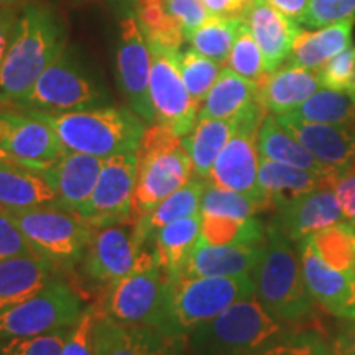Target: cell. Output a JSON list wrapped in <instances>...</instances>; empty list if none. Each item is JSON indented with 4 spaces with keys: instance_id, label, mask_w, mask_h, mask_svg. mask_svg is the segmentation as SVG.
Returning a JSON list of instances; mask_svg holds the SVG:
<instances>
[{
    "instance_id": "1",
    "label": "cell",
    "mask_w": 355,
    "mask_h": 355,
    "mask_svg": "<svg viewBox=\"0 0 355 355\" xmlns=\"http://www.w3.org/2000/svg\"><path fill=\"white\" fill-rule=\"evenodd\" d=\"M64 50L66 28L60 13L43 3H26L0 64V105H19Z\"/></svg>"
},
{
    "instance_id": "2",
    "label": "cell",
    "mask_w": 355,
    "mask_h": 355,
    "mask_svg": "<svg viewBox=\"0 0 355 355\" xmlns=\"http://www.w3.org/2000/svg\"><path fill=\"white\" fill-rule=\"evenodd\" d=\"M252 277L257 298L279 321L300 326L313 316L314 300L306 286L300 252L277 222L266 227V239Z\"/></svg>"
},
{
    "instance_id": "3",
    "label": "cell",
    "mask_w": 355,
    "mask_h": 355,
    "mask_svg": "<svg viewBox=\"0 0 355 355\" xmlns=\"http://www.w3.org/2000/svg\"><path fill=\"white\" fill-rule=\"evenodd\" d=\"M20 109V107H19ZM55 128L66 152L109 158L119 153H133L148 127L140 115L125 107H104L76 112H42L25 109Z\"/></svg>"
},
{
    "instance_id": "4",
    "label": "cell",
    "mask_w": 355,
    "mask_h": 355,
    "mask_svg": "<svg viewBox=\"0 0 355 355\" xmlns=\"http://www.w3.org/2000/svg\"><path fill=\"white\" fill-rule=\"evenodd\" d=\"M288 334V324L254 295L194 327L188 334V347L194 355H259Z\"/></svg>"
},
{
    "instance_id": "5",
    "label": "cell",
    "mask_w": 355,
    "mask_h": 355,
    "mask_svg": "<svg viewBox=\"0 0 355 355\" xmlns=\"http://www.w3.org/2000/svg\"><path fill=\"white\" fill-rule=\"evenodd\" d=\"M194 176L183 137H178L162 123H152L145 128L137 148L133 212L137 216L148 214Z\"/></svg>"
},
{
    "instance_id": "6",
    "label": "cell",
    "mask_w": 355,
    "mask_h": 355,
    "mask_svg": "<svg viewBox=\"0 0 355 355\" xmlns=\"http://www.w3.org/2000/svg\"><path fill=\"white\" fill-rule=\"evenodd\" d=\"M170 279L171 275L159 263L152 243L150 248H144L135 268L109 286L102 311L127 326L166 332Z\"/></svg>"
},
{
    "instance_id": "7",
    "label": "cell",
    "mask_w": 355,
    "mask_h": 355,
    "mask_svg": "<svg viewBox=\"0 0 355 355\" xmlns=\"http://www.w3.org/2000/svg\"><path fill=\"white\" fill-rule=\"evenodd\" d=\"M254 277H186L171 275L168 291V334L188 336L237 301L254 296Z\"/></svg>"
},
{
    "instance_id": "8",
    "label": "cell",
    "mask_w": 355,
    "mask_h": 355,
    "mask_svg": "<svg viewBox=\"0 0 355 355\" xmlns=\"http://www.w3.org/2000/svg\"><path fill=\"white\" fill-rule=\"evenodd\" d=\"M10 216L37 254L46 257L56 266L83 260L94 232V227L81 214L58 206L10 212Z\"/></svg>"
},
{
    "instance_id": "9",
    "label": "cell",
    "mask_w": 355,
    "mask_h": 355,
    "mask_svg": "<svg viewBox=\"0 0 355 355\" xmlns=\"http://www.w3.org/2000/svg\"><path fill=\"white\" fill-rule=\"evenodd\" d=\"M107 102V94L87 76L74 53L66 48L63 55L44 69L25 99L10 107L60 114L104 107Z\"/></svg>"
},
{
    "instance_id": "10",
    "label": "cell",
    "mask_w": 355,
    "mask_h": 355,
    "mask_svg": "<svg viewBox=\"0 0 355 355\" xmlns=\"http://www.w3.org/2000/svg\"><path fill=\"white\" fill-rule=\"evenodd\" d=\"M84 308L81 296L68 283L53 278L32 298L0 309V340L69 329Z\"/></svg>"
},
{
    "instance_id": "11",
    "label": "cell",
    "mask_w": 355,
    "mask_h": 355,
    "mask_svg": "<svg viewBox=\"0 0 355 355\" xmlns=\"http://www.w3.org/2000/svg\"><path fill=\"white\" fill-rule=\"evenodd\" d=\"M268 114L260 102L252 105L245 114L235 119V130L224 146L209 175V183L219 188L247 194L273 209L270 199L259 186V132L265 115Z\"/></svg>"
},
{
    "instance_id": "12",
    "label": "cell",
    "mask_w": 355,
    "mask_h": 355,
    "mask_svg": "<svg viewBox=\"0 0 355 355\" xmlns=\"http://www.w3.org/2000/svg\"><path fill=\"white\" fill-rule=\"evenodd\" d=\"M152 53L150 99L157 123L170 128L178 137H186L199 119V102L193 99L181 76L180 50L148 43Z\"/></svg>"
},
{
    "instance_id": "13",
    "label": "cell",
    "mask_w": 355,
    "mask_h": 355,
    "mask_svg": "<svg viewBox=\"0 0 355 355\" xmlns=\"http://www.w3.org/2000/svg\"><path fill=\"white\" fill-rule=\"evenodd\" d=\"M145 245L137 214L127 220L94 227L83 257L84 273L99 285H114L135 268Z\"/></svg>"
},
{
    "instance_id": "14",
    "label": "cell",
    "mask_w": 355,
    "mask_h": 355,
    "mask_svg": "<svg viewBox=\"0 0 355 355\" xmlns=\"http://www.w3.org/2000/svg\"><path fill=\"white\" fill-rule=\"evenodd\" d=\"M0 148L15 163L44 171L66 153L50 123L25 109L0 105Z\"/></svg>"
},
{
    "instance_id": "15",
    "label": "cell",
    "mask_w": 355,
    "mask_h": 355,
    "mask_svg": "<svg viewBox=\"0 0 355 355\" xmlns=\"http://www.w3.org/2000/svg\"><path fill=\"white\" fill-rule=\"evenodd\" d=\"M137 152L119 153L104 159L97 183L83 217L92 227L127 220L133 212Z\"/></svg>"
},
{
    "instance_id": "16",
    "label": "cell",
    "mask_w": 355,
    "mask_h": 355,
    "mask_svg": "<svg viewBox=\"0 0 355 355\" xmlns=\"http://www.w3.org/2000/svg\"><path fill=\"white\" fill-rule=\"evenodd\" d=\"M152 53L135 17L121 21L117 43V79L130 109L152 125L157 121L150 99Z\"/></svg>"
},
{
    "instance_id": "17",
    "label": "cell",
    "mask_w": 355,
    "mask_h": 355,
    "mask_svg": "<svg viewBox=\"0 0 355 355\" xmlns=\"http://www.w3.org/2000/svg\"><path fill=\"white\" fill-rule=\"evenodd\" d=\"M301 268L314 303L332 316L355 318V277L332 268L321 259L309 239L298 243Z\"/></svg>"
},
{
    "instance_id": "18",
    "label": "cell",
    "mask_w": 355,
    "mask_h": 355,
    "mask_svg": "<svg viewBox=\"0 0 355 355\" xmlns=\"http://www.w3.org/2000/svg\"><path fill=\"white\" fill-rule=\"evenodd\" d=\"M277 225L293 243H300L322 229L343 222L344 214L329 186L291 198L277 206Z\"/></svg>"
},
{
    "instance_id": "19",
    "label": "cell",
    "mask_w": 355,
    "mask_h": 355,
    "mask_svg": "<svg viewBox=\"0 0 355 355\" xmlns=\"http://www.w3.org/2000/svg\"><path fill=\"white\" fill-rule=\"evenodd\" d=\"M186 339L153 327L127 326L102 311L94 327V355H166Z\"/></svg>"
},
{
    "instance_id": "20",
    "label": "cell",
    "mask_w": 355,
    "mask_h": 355,
    "mask_svg": "<svg viewBox=\"0 0 355 355\" xmlns=\"http://www.w3.org/2000/svg\"><path fill=\"white\" fill-rule=\"evenodd\" d=\"M277 119L327 170H340L355 162V130L350 125L306 122L290 114Z\"/></svg>"
},
{
    "instance_id": "21",
    "label": "cell",
    "mask_w": 355,
    "mask_h": 355,
    "mask_svg": "<svg viewBox=\"0 0 355 355\" xmlns=\"http://www.w3.org/2000/svg\"><path fill=\"white\" fill-rule=\"evenodd\" d=\"M104 159L86 153L66 152L51 168L43 171L56 193V206L83 214L94 193Z\"/></svg>"
},
{
    "instance_id": "22",
    "label": "cell",
    "mask_w": 355,
    "mask_h": 355,
    "mask_svg": "<svg viewBox=\"0 0 355 355\" xmlns=\"http://www.w3.org/2000/svg\"><path fill=\"white\" fill-rule=\"evenodd\" d=\"M243 20L260 46L266 73L285 64L301 32L298 21L277 10L265 0H254L243 13Z\"/></svg>"
},
{
    "instance_id": "23",
    "label": "cell",
    "mask_w": 355,
    "mask_h": 355,
    "mask_svg": "<svg viewBox=\"0 0 355 355\" xmlns=\"http://www.w3.org/2000/svg\"><path fill=\"white\" fill-rule=\"evenodd\" d=\"M318 71L285 63L259 83V102L268 114L283 115L298 109L321 89Z\"/></svg>"
},
{
    "instance_id": "24",
    "label": "cell",
    "mask_w": 355,
    "mask_h": 355,
    "mask_svg": "<svg viewBox=\"0 0 355 355\" xmlns=\"http://www.w3.org/2000/svg\"><path fill=\"white\" fill-rule=\"evenodd\" d=\"M56 193L43 171L0 159V207L8 212L56 206Z\"/></svg>"
},
{
    "instance_id": "25",
    "label": "cell",
    "mask_w": 355,
    "mask_h": 355,
    "mask_svg": "<svg viewBox=\"0 0 355 355\" xmlns=\"http://www.w3.org/2000/svg\"><path fill=\"white\" fill-rule=\"evenodd\" d=\"M56 265L43 255H19L0 261V309L32 298L53 279Z\"/></svg>"
},
{
    "instance_id": "26",
    "label": "cell",
    "mask_w": 355,
    "mask_h": 355,
    "mask_svg": "<svg viewBox=\"0 0 355 355\" xmlns=\"http://www.w3.org/2000/svg\"><path fill=\"white\" fill-rule=\"evenodd\" d=\"M263 245V243H261ZM260 247L207 245L198 242L180 273L186 277H242L252 275L260 259Z\"/></svg>"
},
{
    "instance_id": "27",
    "label": "cell",
    "mask_w": 355,
    "mask_h": 355,
    "mask_svg": "<svg viewBox=\"0 0 355 355\" xmlns=\"http://www.w3.org/2000/svg\"><path fill=\"white\" fill-rule=\"evenodd\" d=\"M355 19L337 21L321 28H301L286 63L319 71L327 61L352 44Z\"/></svg>"
},
{
    "instance_id": "28",
    "label": "cell",
    "mask_w": 355,
    "mask_h": 355,
    "mask_svg": "<svg viewBox=\"0 0 355 355\" xmlns=\"http://www.w3.org/2000/svg\"><path fill=\"white\" fill-rule=\"evenodd\" d=\"M259 102V83L222 68L219 78L199 107V119L235 121Z\"/></svg>"
},
{
    "instance_id": "29",
    "label": "cell",
    "mask_w": 355,
    "mask_h": 355,
    "mask_svg": "<svg viewBox=\"0 0 355 355\" xmlns=\"http://www.w3.org/2000/svg\"><path fill=\"white\" fill-rule=\"evenodd\" d=\"M259 153L261 158L272 159V162L283 163L301 168V170L318 173L327 176L331 170L322 166L316 158L311 155L303 145L300 144L282 123L278 122L277 115L266 114L259 132Z\"/></svg>"
},
{
    "instance_id": "30",
    "label": "cell",
    "mask_w": 355,
    "mask_h": 355,
    "mask_svg": "<svg viewBox=\"0 0 355 355\" xmlns=\"http://www.w3.org/2000/svg\"><path fill=\"white\" fill-rule=\"evenodd\" d=\"M327 176L260 157L259 186L270 199L273 209L283 201L327 186Z\"/></svg>"
},
{
    "instance_id": "31",
    "label": "cell",
    "mask_w": 355,
    "mask_h": 355,
    "mask_svg": "<svg viewBox=\"0 0 355 355\" xmlns=\"http://www.w3.org/2000/svg\"><path fill=\"white\" fill-rule=\"evenodd\" d=\"M201 235V214L173 220L153 235V247L159 263L170 275L183 270L189 255L196 248Z\"/></svg>"
},
{
    "instance_id": "32",
    "label": "cell",
    "mask_w": 355,
    "mask_h": 355,
    "mask_svg": "<svg viewBox=\"0 0 355 355\" xmlns=\"http://www.w3.org/2000/svg\"><path fill=\"white\" fill-rule=\"evenodd\" d=\"M234 130L235 121L198 119L193 130L183 137V144L193 162L194 175L202 180H209L212 166L224 146L227 145Z\"/></svg>"
},
{
    "instance_id": "33",
    "label": "cell",
    "mask_w": 355,
    "mask_h": 355,
    "mask_svg": "<svg viewBox=\"0 0 355 355\" xmlns=\"http://www.w3.org/2000/svg\"><path fill=\"white\" fill-rule=\"evenodd\" d=\"M206 184L207 180L198 176L191 178L183 188L163 199L148 214L139 216V227L145 241H153V235L173 220L199 214Z\"/></svg>"
},
{
    "instance_id": "34",
    "label": "cell",
    "mask_w": 355,
    "mask_h": 355,
    "mask_svg": "<svg viewBox=\"0 0 355 355\" xmlns=\"http://www.w3.org/2000/svg\"><path fill=\"white\" fill-rule=\"evenodd\" d=\"M266 239V227L260 219H235L227 216H201L199 242L207 245L260 247Z\"/></svg>"
},
{
    "instance_id": "35",
    "label": "cell",
    "mask_w": 355,
    "mask_h": 355,
    "mask_svg": "<svg viewBox=\"0 0 355 355\" xmlns=\"http://www.w3.org/2000/svg\"><path fill=\"white\" fill-rule=\"evenodd\" d=\"M288 114L306 122L352 125L355 123V97L349 91L321 87L298 109Z\"/></svg>"
},
{
    "instance_id": "36",
    "label": "cell",
    "mask_w": 355,
    "mask_h": 355,
    "mask_svg": "<svg viewBox=\"0 0 355 355\" xmlns=\"http://www.w3.org/2000/svg\"><path fill=\"white\" fill-rule=\"evenodd\" d=\"M135 20L148 43L180 50L186 42L183 26L175 19L166 0H137Z\"/></svg>"
},
{
    "instance_id": "37",
    "label": "cell",
    "mask_w": 355,
    "mask_h": 355,
    "mask_svg": "<svg viewBox=\"0 0 355 355\" xmlns=\"http://www.w3.org/2000/svg\"><path fill=\"white\" fill-rule=\"evenodd\" d=\"M242 24L243 17L209 15V19L198 30H194V33L188 38V43L202 56L224 66L227 63L230 50Z\"/></svg>"
},
{
    "instance_id": "38",
    "label": "cell",
    "mask_w": 355,
    "mask_h": 355,
    "mask_svg": "<svg viewBox=\"0 0 355 355\" xmlns=\"http://www.w3.org/2000/svg\"><path fill=\"white\" fill-rule=\"evenodd\" d=\"M321 259L347 275H355V225L347 220L337 222L331 227L309 237Z\"/></svg>"
},
{
    "instance_id": "39",
    "label": "cell",
    "mask_w": 355,
    "mask_h": 355,
    "mask_svg": "<svg viewBox=\"0 0 355 355\" xmlns=\"http://www.w3.org/2000/svg\"><path fill=\"white\" fill-rule=\"evenodd\" d=\"M268 211L266 204L259 199L247 196V194L235 193V191L219 188L207 181L201 201V216H227L235 219H247L254 217L259 212Z\"/></svg>"
},
{
    "instance_id": "40",
    "label": "cell",
    "mask_w": 355,
    "mask_h": 355,
    "mask_svg": "<svg viewBox=\"0 0 355 355\" xmlns=\"http://www.w3.org/2000/svg\"><path fill=\"white\" fill-rule=\"evenodd\" d=\"M180 68L189 94L201 105L202 101L206 99L207 92L211 91V87L214 86L217 78H219L222 64L202 56L194 48H188V50L181 51Z\"/></svg>"
},
{
    "instance_id": "41",
    "label": "cell",
    "mask_w": 355,
    "mask_h": 355,
    "mask_svg": "<svg viewBox=\"0 0 355 355\" xmlns=\"http://www.w3.org/2000/svg\"><path fill=\"white\" fill-rule=\"evenodd\" d=\"M225 66L232 69L234 73L241 74L242 78L255 83H260L261 78L266 74L263 55H261L260 46L257 44L245 20L239 30Z\"/></svg>"
},
{
    "instance_id": "42",
    "label": "cell",
    "mask_w": 355,
    "mask_h": 355,
    "mask_svg": "<svg viewBox=\"0 0 355 355\" xmlns=\"http://www.w3.org/2000/svg\"><path fill=\"white\" fill-rule=\"evenodd\" d=\"M69 329L0 340V355H61Z\"/></svg>"
},
{
    "instance_id": "43",
    "label": "cell",
    "mask_w": 355,
    "mask_h": 355,
    "mask_svg": "<svg viewBox=\"0 0 355 355\" xmlns=\"http://www.w3.org/2000/svg\"><path fill=\"white\" fill-rule=\"evenodd\" d=\"M102 313V304H91L83 309L78 321L69 327L61 355H94V327Z\"/></svg>"
},
{
    "instance_id": "44",
    "label": "cell",
    "mask_w": 355,
    "mask_h": 355,
    "mask_svg": "<svg viewBox=\"0 0 355 355\" xmlns=\"http://www.w3.org/2000/svg\"><path fill=\"white\" fill-rule=\"evenodd\" d=\"M355 19V0H309L300 25L314 30Z\"/></svg>"
},
{
    "instance_id": "45",
    "label": "cell",
    "mask_w": 355,
    "mask_h": 355,
    "mask_svg": "<svg viewBox=\"0 0 355 355\" xmlns=\"http://www.w3.org/2000/svg\"><path fill=\"white\" fill-rule=\"evenodd\" d=\"M259 355H332V352L319 332L308 329L290 332Z\"/></svg>"
},
{
    "instance_id": "46",
    "label": "cell",
    "mask_w": 355,
    "mask_h": 355,
    "mask_svg": "<svg viewBox=\"0 0 355 355\" xmlns=\"http://www.w3.org/2000/svg\"><path fill=\"white\" fill-rule=\"evenodd\" d=\"M355 73V44L345 48L339 55L327 61L318 71L321 86L334 91H349L350 81Z\"/></svg>"
},
{
    "instance_id": "47",
    "label": "cell",
    "mask_w": 355,
    "mask_h": 355,
    "mask_svg": "<svg viewBox=\"0 0 355 355\" xmlns=\"http://www.w3.org/2000/svg\"><path fill=\"white\" fill-rule=\"evenodd\" d=\"M35 254L37 250L13 220L10 212L0 207V261L12 259V257Z\"/></svg>"
},
{
    "instance_id": "48",
    "label": "cell",
    "mask_w": 355,
    "mask_h": 355,
    "mask_svg": "<svg viewBox=\"0 0 355 355\" xmlns=\"http://www.w3.org/2000/svg\"><path fill=\"white\" fill-rule=\"evenodd\" d=\"M327 186L334 191L344 219L355 225V162L332 171L327 176Z\"/></svg>"
},
{
    "instance_id": "49",
    "label": "cell",
    "mask_w": 355,
    "mask_h": 355,
    "mask_svg": "<svg viewBox=\"0 0 355 355\" xmlns=\"http://www.w3.org/2000/svg\"><path fill=\"white\" fill-rule=\"evenodd\" d=\"M166 2L175 19L183 26L186 42L194 33V30H198L209 19V12L204 7L202 0H166Z\"/></svg>"
},
{
    "instance_id": "50",
    "label": "cell",
    "mask_w": 355,
    "mask_h": 355,
    "mask_svg": "<svg viewBox=\"0 0 355 355\" xmlns=\"http://www.w3.org/2000/svg\"><path fill=\"white\" fill-rule=\"evenodd\" d=\"M21 8H0V64L7 55L13 33L20 19Z\"/></svg>"
},
{
    "instance_id": "51",
    "label": "cell",
    "mask_w": 355,
    "mask_h": 355,
    "mask_svg": "<svg viewBox=\"0 0 355 355\" xmlns=\"http://www.w3.org/2000/svg\"><path fill=\"white\" fill-rule=\"evenodd\" d=\"M329 345L332 355H355V318L345 319Z\"/></svg>"
},
{
    "instance_id": "52",
    "label": "cell",
    "mask_w": 355,
    "mask_h": 355,
    "mask_svg": "<svg viewBox=\"0 0 355 355\" xmlns=\"http://www.w3.org/2000/svg\"><path fill=\"white\" fill-rule=\"evenodd\" d=\"M254 0H202L209 15L216 17H243Z\"/></svg>"
},
{
    "instance_id": "53",
    "label": "cell",
    "mask_w": 355,
    "mask_h": 355,
    "mask_svg": "<svg viewBox=\"0 0 355 355\" xmlns=\"http://www.w3.org/2000/svg\"><path fill=\"white\" fill-rule=\"evenodd\" d=\"M265 2L282 13H285L290 19L296 20L298 24L303 19L306 8L309 6V0H265Z\"/></svg>"
},
{
    "instance_id": "54",
    "label": "cell",
    "mask_w": 355,
    "mask_h": 355,
    "mask_svg": "<svg viewBox=\"0 0 355 355\" xmlns=\"http://www.w3.org/2000/svg\"><path fill=\"white\" fill-rule=\"evenodd\" d=\"M30 0H0V8H24Z\"/></svg>"
},
{
    "instance_id": "55",
    "label": "cell",
    "mask_w": 355,
    "mask_h": 355,
    "mask_svg": "<svg viewBox=\"0 0 355 355\" xmlns=\"http://www.w3.org/2000/svg\"><path fill=\"white\" fill-rule=\"evenodd\" d=\"M166 355H194L193 352H191L189 347H188V339L184 340V343H181L180 345H176L175 349L170 350Z\"/></svg>"
},
{
    "instance_id": "56",
    "label": "cell",
    "mask_w": 355,
    "mask_h": 355,
    "mask_svg": "<svg viewBox=\"0 0 355 355\" xmlns=\"http://www.w3.org/2000/svg\"><path fill=\"white\" fill-rule=\"evenodd\" d=\"M0 159H2V162H13V159H12L10 157H8V155H7L6 152H3L2 148H0ZM13 163H15V162H13Z\"/></svg>"
},
{
    "instance_id": "57",
    "label": "cell",
    "mask_w": 355,
    "mask_h": 355,
    "mask_svg": "<svg viewBox=\"0 0 355 355\" xmlns=\"http://www.w3.org/2000/svg\"><path fill=\"white\" fill-rule=\"evenodd\" d=\"M349 92H350V94H352V96L355 97V73H354V76H352V81H350Z\"/></svg>"
},
{
    "instance_id": "58",
    "label": "cell",
    "mask_w": 355,
    "mask_h": 355,
    "mask_svg": "<svg viewBox=\"0 0 355 355\" xmlns=\"http://www.w3.org/2000/svg\"><path fill=\"white\" fill-rule=\"evenodd\" d=\"M135 2H137V0H135Z\"/></svg>"
},
{
    "instance_id": "59",
    "label": "cell",
    "mask_w": 355,
    "mask_h": 355,
    "mask_svg": "<svg viewBox=\"0 0 355 355\" xmlns=\"http://www.w3.org/2000/svg\"><path fill=\"white\" fill-rule=\"evenodd\" d=\"M354 277H355V275H354Z\"/></svg>"
}]
</instances>
